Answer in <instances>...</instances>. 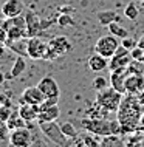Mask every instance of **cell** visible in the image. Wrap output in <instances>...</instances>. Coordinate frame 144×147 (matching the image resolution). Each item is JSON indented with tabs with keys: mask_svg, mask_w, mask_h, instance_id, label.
<instances>
[{
	"mask_svg": "<svg viewBox=\"0 0 144 147\" xmlns=\"http://www.w3.org/2000/svg\"><path fill=\"white\" fill-rule=\"evenodd\" d=\"M141 115V105L137 101L135 94H130L126 99L121 101V105L118 109V121L122 127V133L124 132H133L137 130V127H139V118Z\"/></svg>",
	"mask_w": 144,
	"mask_h": 147,
	"instance_id": "obj_1",
	"label": "cell"
},
{
	"mask_svg": "<svg viewBox=\"0 0 144 147\" xmlns=\"http://www.w3.org/2000/svg\"><path fill=\"white\" fill-rule=\"evenodd\" d=\"M121 101H122V93H119L113 87H107L104 90L96 91V105L101 107L105 113L118 112Z\"/></svg>",
	"mask_w": 144,
	"mask_h": 147,
	"instance_id": "obj_2",
	"label": "cell"
},
{
	"mask_svg": "<svg viewBox=\"0 0 144 147\" xmlns=\"http://www.w3.org/2000/svg\"><path fill=\"white\" fill-rule=\"evenodd\" d=\"M37 127L41 129L42 135L47 138L48 141H51L53 144L57 146H67V136L62 133L61 125L56 124L54 121H37Z\"/></svg>",
	"mask_w": 144,
	"mask_h": 147,
	"instance_id": "obj_3",
	"label": "cell"
},
{
	"mask_svg": "<svg viewBox=\"0 0 144 147\" xmlns=\"http://www.w3.org/2000/svg\"><path fill=\"white\" fill-rule=\"evenodd\" d=\"M71 51V43L67 37L64 36H57V37L51 39L48 42V51H47V56L45 61H54V59L64 56V54L70 53Z\"/></svg>",
	"mask_w": 144,
	"mask_h": 147,
	"instance_id": "obj_4",
	"label": "cell"
},
{
	"mask_svg": "<svg viewBox=\"0 0 144 147\" xmlns=\"http://www.w3.org/2000/svg\"><path fill=\"white\" fill-rule=\"evenodd\" d=\"M81 125L87 132L99 135V136H105V135L112 133V122L105 121V119H99V118H84L81 119Z\"/></svg>",
	"mask_w": 144,
	"mask_h": 147,
	"instance_id": "obj_5",
	"label": "cell"
},
{
	"mask_svg": "<svg viewBox=\"0 0 144 147\" xmlns=\"http://www.w3.org/2000/svg\"><path fill=\"white\" fill-rule=\"evenodd\" d=\"M119 37H116L115 34H109V36H102V37H99L98 40L95 43V51L99 54H102L104 57L110 59L113 56L115 53H116V50L119 48Z\"/></svg>",
	"mask_w": 144,
	"mask_h": 147,
	"instance_id": "obj_6",
	"label": "cell"
},
{
	"mask_svg": "<svg viewBox=\"0 0 144 147\" xmlns=\"http://www.w3.org/2000/svg\"><path fill=\"white\" fill-rule=\"evenodd\" d=\"M34 142L33 133L28 127H19L9 132V144L14 147H30Z\"/></svg>",
	"mask_w": 144,
	"mask_h": 147,
	"instance_id": "obj_7",
	"label": "cell"
},
{
	"mask_svg": "<svg viewBox=\"0 0 144 147\" xmlns=\"http://www.w3.org/2000/svg\"><path fill=\"white\" fill-rule=\"evenodd\" d=\"M26 51H28V57L43 59V61H45L47 51H48V43L43 42L41 37H37V36H33V37H30L26 42Z\"/></svg>",
	"mask_w": 144,
	"mask_h": 147,
	"instance_id": "obj_8",
	"label": "cell"
},
{
	"mask_svg": "<svg viewBox=\"0 0 144 147\" xmlns=\"http://www.w3.org/2000/svg\"><path fill=\"white\" fill-rule=\"evenodd\" d=\"M45 101V94L37 85L26 87L22 91L20 98H19V104H31V105H41Z\"/></svg>",
	"mask_w": 144,
	"mask_h": 147,
	"instance_id": "obj_9",
	"label": "cell"
},
{
	"mask_svg": "<svg viewBox=\"0 0 144 147\" xmlns=\"http://www.w3.org/2000/svg\"><path fill=\"white\" fill-rule=\"evenodd\" d=\"M132 61H133V57H132V54H130V50L126 48V47H122V45H119L116 53L109 59V68L112 71V70L121 68V67H129V63Z\"/></svg>",
	"mask_w": 144,
	"mask_h": 147,
	"instance_id": "obj_10",
	"label": "cell"
},
{
	"mask_svg": "<svg viewBox=\"0 0 144 147\" xmlns=\"http://www.w3.org/2000/svg\"><path fill=\"white\" fill-rule=\"evenodd\" d=\"M129 70L127 67H121V68L112 70L110 73V87H113L115 90H118L119 93H126V79L129 76Z\"/></svg>",
	"mask_w": 144,
	"mask_h": 147,
	"instance_id": "obj_11",
	"label": "cell"
},
{
	"mask_svg": "<svg viewBox=\"0 0 144 147\" xmlns=\"http://www.w3.org/2000/svg\"><path fill=\"white\" fill-rule=\"evenodd\" d=\"M37 87L42 90V93L45 94V98H50V96H59L61 94V88H59L57 82L54 81L51 76H45L39 81Z\"/></svg>",
	"mask_w": 144,
	"mask_h": 147,
	"instance_id": "obj_12",
	"label": "cell"
},
{
	"mask_svg": "<svg viewBox=\"0 0 144 147\" xmlns=\"http://www.w3.org/2000/svg\"><path fill=\"white\" fill-rule=\"evenodd\" d=\"M25 11V5L22 0H6L2 5V14L3 17H14Z\"/></svg>",
	"mask_w": 144,
	"mask_h": 147,
	"instance_id": "obj_13",
	"label": "cell"
},
{
	"mask_svg": "<svg viewBox=\"0 0 144 147\" xmlns=\"http://www.w3.org/2000/svg\"><path fill=\"white\" fill-rule=\"evenodd\" d=\"M144 91V78L138 74H129L126 79V93L138 94Z\"/></svg>",
	"mask_w": 144,
	"mask_h": 147,
	"instance_id": "obj_14",
	"label": "cell"
},
{
	"mask_svg": "<svg viewBox=\"0 0 144 147\" xmlns=\"http://www.w3.org/2000/svg\"><path fill=\"white\" fill-rule=\"evenodd\" d=\"M25 19H26V34L28 37H33V36H37L41 30V17H39L33 11H26L25 13Z\"/></svg>",
	"mask_w": 144,
	"mask_h": 147,
	"instance_id": "obj_15",
	"label": "cell"
},
{
	"mask_svg": "<svg viewBox=\"0 0 144 147\" xmlns=\"http://www.w3.org/2000/svg\"><path fill=\"white\" fill-rule=\"evenodd\" d=\"M89 68L95 73H101L105 68H109V59L95 51V54L89 57Z\"/></svg>",
	"mask_w": 144,
	"mask_h": 147,
	"instance_id": "obj_16",
	"label": "cell"
},
{
	"mask_svg": "<svg viewBox=\"0 0 144 147\" xmlns=\"http://www.w3.org/2000/svg\"><path fill=\"white\" fill-rule=\"evenodd\" d=\"M19 115L25 119L26 122L37 121L39 116V105H31V104H20L19 105Z\"/></svg>",
	"mask_w": 144,
	"mask_h": 147,
	"instance_id": "obj_17",
	"label": "cell"
},
{
	"mask_svg": "<svg viewBox=\"0 0 144 147\" xmlns=\"http://www.w3.org/2000/svg\"><path fill=\"white\" fill-rule=\"evenodd\" d=\"M5 45H6V48H9L13 53L17 54V56H28L26 43L23 39H19V40H6Z\"/></svg>",
	"mask_w": 144,
	"mask_h": 147,
	"instance_id": "obj_18",
	"label": "cell"
},
{
	"mask_svg": "<svg viewBox=\"0 0 144 147\" xmlns=\"http://www.w3.org/2000/svg\"><path fill=\"white\" fill-rule=\"evenodd\" d=\"M6 127L11 132V130L19 129V127H26V121L19 115V110H16V112H11L9 118L6 119Z\"/></svg>",
	"mask_w": 144,
	"mask_h": 147,
	"instance_id": "obj_19",
	"label": "cell"
},
{
	"mask_svg": "<svg viewBox=\"0 0 144 147\" xmlns=\"http://www.w3.org/2000/svg\"><path fill=\"white\" fill-rule=\"evenodd\" d=\"M26 70V61H25V56H17L16 61L11 67V71H9V78H19L22 73H25Z\"/></svg>",
	"mask_w": 144,
	"mask_h": 147,
	"instance_id": "obj_20",
	"label": "cell"
},
{
	"mask_svg": "<svg viewBox=\"0 0 144 147\" xmlns=\"http://www.w3.org/2000/svg\"><path fill=\"white\" fill-rule=\"evenodd\" d=\"M59 107L53 105V107H48V109H43L39 112L37 121H56L59 118Z\"/></svg>",
	"mask_w": 144,
	"mask_h": 147,
	"instance_id": "obj_21",
	"label": "cell"
},
{
	"mask_svg": "<svg viewBox=\"0 0 144 147\" xmlns=\"http://www.w3.org/2000/svg\"><path fill=\"white\" fill-rule=\"evenodd\" d=\"M118 17V13L115 9H104L98 13V22L101 23L102 26H109V23L115 22Z\"/></svg>",
	"mask_w": 144,
	"mask_h": 147,
	"instance_id": "obj_22",
	"label": "cell"
},
{
	"mask_svg": "<svg viewBox=\"0 0 144 147\" xmlns=\"http://www.w3.org/2000/svg\"><path fill=\"white\" fill-rule=\"evenodd\" d=\"M6 34H8L6 40H19V39H23L25 36H28L25 28H19V26H14V25H11L9 28H8V33Z\"/></svg>",
	"mask_w": 144,
	"mask_h": 147,
	"instance_id": "obj_23",
	"label": "cell"
},
{
	"mask_svg": "<svg viewBox=\"0 0 144 147\" xmlns=\"http://www.w3.org/2000/svg\"><path fill=\"white\" fill-rule=\"evenodd\" d=\"M61 130H62V133L65 135L67 138H71V140H76V138L79 136L78 130H76V127L73 125V122H71V121L62 122V124H61Z\"/></svg>",
	"mask_w": 144,
	"mask_h": 147,
	"instance_id": "obj_24",
	"label": "cell"
},
{
	"mask_svg": "<svg viewBox=\"0 0 144 147\" xmlns=\"http://www.w3.org/2000/svg\"><path fill=\"white\" fill-rule=\"evenodd\" d=\"M122 144H124V141L121 138H118V135H113V133L105 135V136H102V140H99V146H104V147H107V146H122Z\"/></svg>",
	"mask_w": 144,
	"mask_h": 147,
	"instance_id": "obj_25",
	"label": "cell"
},
{
	"mask_svg": "<svg viewBox=\"0 0 144 147\" xmlns=\"http://www.w3.org/2000/svg\"><path fill=\"white\" fill-rule=\"evenodd\" d=\"M109 31L112 34H115L116 37H119V39H122V37H126V36H129V31H127L124 26H121L118 22H112V23H109Z\"/></svg>",
	"mask_w": 144,
	"mask_h": 147,
	"instance_id": "obj_26",
	"label": "cell"
},
{
	"mask_svg": "<svg viewBox=\"0 0 144 147\" xmlns=\"http://www.w3.org/2000/svg\"><path fill=\"white\" fill-rule=\"evenodd\" d=\"M127 70H129L130 74H138V76H143V74H144V62L133 59V61L129 63Z\"/></svg>",
	"mask_w": 144,
	"mask_h": 147,
	"instance_id": "obj_27",
	"label": "cell"
},
{
	"mask_svg": "<svg viewBox=\"0 0 144 147\" xmlns=\"http://www.w3.org/2000/svg\"><path fill=\"white\" fill-rule=\"evenodd\" d=\"M138 14H139V9H138L137 3H133V2L129 3V5L124 8V16H126L129 20H137Z\"/></svg>",
	"mask_w": 144,
	"mask_h": 147,
	"instance_id": "obj_28",
	"label": "cell"
},
{
	"mask_svg": "<svg viewBox=\"0 0 144 147\" xmlns=\"http://www.w3.org/2000/svg\"><path fill=\"white\" fill-rule=\"evenodd\" d=\"M91 87H93V90L99 91V90H104V88H107V87H110V82L102 76H96L93 79V82H91Z\"/></svg>",
	"mask_w": 144,
	"mask_h": 147,
	"instance_id": "obj_29",
	"label": "cell"
},
{
	"mask_svg": "<svg viewBox=\"0 0 144 147\" xmlns=\"http://www.w3.org/2000/svg\"><path fill=\"white\" fill-rule=\"evenodd\" d=\"M57 25L59 26H62V28H67V26H73L74 25V20H73V17H71L70 14H67V13H62L61 16L57 17Z\"/></svg>",
	"mask_w": 144,
	"mask_h": 147,
	"instance_id": "obj_30",
	"label": "cell"
},
{
	"mask_svg": "<svg viewBox=\"0 0 144 147\" xmlns=\"http://www.w3.org/2000/svg\"><path fill=\"white\" fill-rule=\"evenodd\" d=\"M0 142H3V144H9V129L5 125H0Z\"/></svg>",
	"mask_w": 144,
	"mask_h": 147,
	"instance_id": "obj_31",
	"label": "cell"
},
{
	"mask_svg": "<svg viewBox=\"0 0 144 147\" xmlns=\"http://www.w3.org/2000/svg\"><path fill=\"white\" fill-rule=\"evenodd\" d=\"M130 54H132V57L133 59H137V61H143V57H144V50L141 48V47H133V48L130 50Z\"/></svg>",
	"mask_w": 144,
	"mask_h": 147,
	"instance_id": "obj_32",
	"label": "cell"
},
{
	"mask_svg": "<svg viewBox=\"0 0 144 147\" xmlns=\"http://www.w3.org/2000/svg\"><path fill=\"white\" fill-rule=\"evenodd\" d=\"M137 40L135 39H132L130 36H126V37H122V40H121V45L122 47H126V48H129V50H132L133 47H137Z\"/></svg>",
	"mask_w": 144,
	"mask_h": 147,
	"instance_id": "obj_33",
	"label": "cell"
},
{
	"mask_svg": "<svg viewBox=\"0 0 144 147\" xmlns=\"http://www.w3.org/2000/svg\"><path fill=\"white\" fill-rule=\"evenodd\" d=\"M9 115H11V110L6 109V105H0V121L6 122V119L9 118Z\"/></svg>",
	"mask_w": 144,
	"mask_h": 147,
	"instance_id": "obj_34",
	"label": "cell"
},
{
	"mask_svg": "<svg viewBox=\"0 0 144 147\" xmlns=\"http://www.w3.org/2000/svg\"><path fill=\"white\" fill-rule=\"evenodd\" d=\"M48 26H51V20H43V19H41V30H47Z\"/></svg>",
	"mask_w": 144,
	"mask_h": 147,
	"instance_id": "obj_35",
	"label": "cell"
},
{
	"mask_svg": "<svg viewBox=\"0 0 144 147\" xmlns=\"http://www.w3.org/2000/svg\"><path fill=\"white\" fill-rule=\"evenodd\" d=\"M0 105H9L6 96H5V94H2V93H0Z\"/></svg>",
	"mask_w": 144,
	"mask_h": 147,
	"instance_id": "obj_36",
	"label": "cell"
},
{
	"mask_svg": "<svg viewBox=\"0 0 144 147\" xmlns=\"http://www.w3.org/2000/svg\"><path fill=\"white\" fill-rule=\"evenodd\" d=\"M71 8L70 6H64V8H61V13H67V14H71Z\"/></svg>",
	"mask_w": 144,
	"mask_h": 147,
	"instance_id": "obj_37",
	"label": "cell"
},
{
	"mask_svg": "<svg viewBox=\"0 0 144 147\" xmlns=\"http://www.w3.org/2000/svg\"><path fill=\"white\" fill-rule=\"evenodd\" d=\"M137 45H138V47H141V48L144 50V36H143V39H139V40H138Z\"/></svg>",
	"mask_w": 144,
	"mask_h": 147,
	"instance_id": "obj_38",
	"label": "cell"
},
{
	"mask_svg": "<svg viewBox=\"0 0 144 147\" xmlns=\"http://www.w3.org/2000/svg\"><path fill=\"white\" fill-rule=\"evenodd\" d=\"M139 129H141L143 132H144V116L141 118V121H139Z\"/></svg>",
	"mask_w": 144,
	"mask_h": 147,
	"instance_id": "obj_39",
	"label": "cell"
},
{
	"mask_svg": "<svg viewBox=\"0 0 144 147\" xmlns=\"http://www.w3.org/2000/svg\"><path fill=\"white\" fill-rule=\"evenodd\" d=\"M3 81H5V74H3L2 71H0V85L3 84Z\"/></svg>",
	"mask_w": 144,
	"mask_h": 147,
	"instance_id": "obj_40",
	"label": "cell"
},
{
	"mask_svg": "<svg viewBox=\"0 0 144 147\" xmlns=\"http://www.w3.org/2000/svg\"><path fill=\"white\" fill-rule=\"evenodd\" d=\"M138 2H143V3H144V0H138Z\"/></svg>",
	"mask_w": 144,
	"mask_h": 147,
	"instance_id": "obj_41",
	"label": "cell"
},
{
	"mask_svg": "<svg viewBox=\"0 0 144 147\" xmlns=\"http://www.w3.org/2000/svg\"><path fill=\"white\" fill-rule=\"evenodd\" d=\"M143 62H144V57H143Z\"/></svg>",
	"mask_w": 144,
	"mask_h": 147,
	"instance_id": "obj_42",
	"label": "cell"
}]
</instances>
